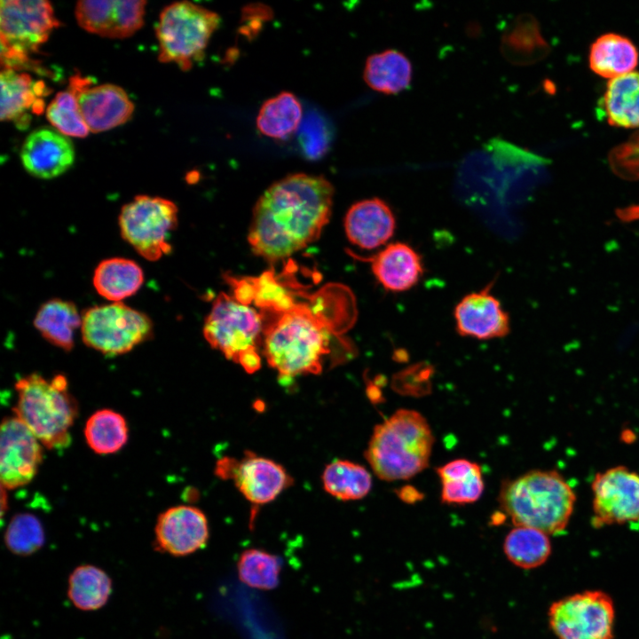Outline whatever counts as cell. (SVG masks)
<instances>
[{
    "mask_svg": "<svg viewBox=\"0 0 639 639\" xmlns=\"http://www.w3.org/2000/svg\"><path fill=\"white\" fill-rule=\"evenodd\" d=\"M84 437L87 445L94 453L114 454L128 440L127 422L121 414L111 409H100L87 420Z\"/></svg>",
    "mask_w": 639,
    "mask_h": 639,
    "instance_id": "cell-33",
    "label": "cell"
},
{
    "mask_svg": "<svg viewBox=\"0 0 639 639\" xmlns=\"http://www.w3.org/2000/svg\"><path fill=\"white\" fill-rule=\"evenodd\" d=\"M493 282L463 296L454 312L455 328L462 336L478 340L501 338L510 331L509 316L491 293Z\"/></svg>",
    "mask_w": 639,
    "mask_h": 639,
    "instance_id": "cell-18",
    "label": "cell"
},
{
    "mask_svg": "<svg viewBox=\"0 0 639 639\" xmlns=\"http://www.w3.org/2000/svg\"><path fill=\"white\" fill-rule=\"evenodd\" d=\"M299 138L307 157H321L329 145V131L326 121L318 114H309L300 124Z\"/></svg>",
    "mask_w": 639,
    "mask_h": 639,
    "instance_id": "cell-39",
    "label": "cell"
},
{
    "mask_svg": "<svg viewBox=\"0 0 639 639\" xmlns=\"http://www.w3.org/2000/svg\"><path fill=\"white\" fill-rule=\"evenodd\" d=\"M20 160L32 176L50 179L66 172L75 160L71 140L55 129L41 127L31 131L21 146Z\"/></svg>",
    "mask_w": 639,
    "mask_h": 639,
    "instance_id": "cell-19",
    "label": "cell"
},
{
    "mask_svg": "<svg viewBox=\"0 0 639 639\" xmlns=\"http://www.w3.org/2000/svg\"><path fill=\"white\" fill-rule=\"evenodd\" d=\"M1 84V121H13L20 127L28 124V110L40 114L43 109V102L39 98L43 93L44 85L42 82H34L25 73L11 68H2Z\"/></svg>",
    "mask_w": 639,
    "mask_h": 639,
    "instance_id": "cell-22",
    "label": "cell"
},
{
    "mask_svg": "<svg viewBox=\"0 0 639 639\" xmlns=\"http://www.w3.org/2000/svg\"><path fill=\"white\" fill-rule=\"evenodd\" d=\"M618 218L624 223L639 220V205H633L617 210Z\"/></svg>",
    "mask_w": 639,
    "mask_h": 639,
    "instance_id": "cell-41",
    "label": "cell"
},
{
    "mask_svg": "<svg viewBox=\"0 0 639 639\" xmlns=\"http://www.w3.org/2000/svg\"><path fill=\"white\" fill-rule=\"evenodd\" d=\"M371 270L383 288L390 292H404L414 288L423 274L421 256L404 242L388 244L370 258Z\"/></svg>",
    "mask_w": 639,
    "mask_h": 639,
    "instance_id": "cell-21",
    "label": "cell"
},
{
    "mask_svg": "<svg viewBox=\"0 0 639 639\" xmlns=\"http://www.w3.org/2000/svg\"><path fill=\"white\" fill-rule=\"evenodd\" d=\"M503 550L514 565L532 569L543 564L551 554L547 533L528 526H515L506 535Z\"/></svg>",
    "mask_w": 639,
    "mask_h": 639,
    "instance_id": "cell-32",
    "label": "cell"
},
{
    "mask_svg": "<svg viewBox=\"0 0 639 639\" xmlns=\"http://www.w3.org/2000/svg\"><path fill=\"white\" fill-rule=\"evenodd\" d=\"M333 194L332 185L320 176L296 173L272 184L253 210L252 251L274 262L315 241L329 220Z\"/></svg>",
    "mask_w": 639,
    "mask_h": 639,
    "instance_id": "cell-1",
    "label": "cell"
},
{
    "mask_svg": "<svg viewBox=\"0 0 639 639\" xmlns=\"http://www.w3.org/2000/svg\"><path fill=\"white\" fill-rule=\"evenodd\" d=\"M46 118L65 136L85 138L90 132L81 114L76 95L70 87L56 94L46 108Z\"/></svg>",
    "mask_w": 639,
    "mask_h": 639,
    "instance_id": "cell-36",
    "label": "cell"
},
{
    "mask_svg": "<svg viewBox=\"0 0 639 639\" xmlns=\"http://www.w3.org/2000/svg\"><path fill=\"white\" fill-rule=\"evenodd\" d=\"M78 75L70 78L69 86L75 93L81 114L90 131L109 130L129 121L134 104L126 91L115 84L92 85Z\"/></svg>",
    "mask_w": 639,
    "mask_h": 639,
    "instance_id": "cell-14",
    "label": "cell"
},
{
    "mask_svg": "<svg viewBox=\"0 0 639 639\" xmlns=\"http://www.w3.org/2000/svg\"><path fill=\"white\" fill-rule=\"evenodd\" d=\"M59 25L45 0H2L0 36L2 68L16 70L28 61Z\"/></svg>",
    "mask_w": 639,
    "mask_h": 639,
    "instance_id": "cell-7",
    "label": "cell"
},
{
    "mask_svg": "<svg viewBox=\"0 0 639 639\" xmlns=\"http://www.w3.org/2000/svg\"><path fill=\"white\" fill-rule=\"evenodd\" d=\"M548 617L557 639L613 638L614 604L602 590H585L555 601Z\"/></svg>",
    "mask_w": 639,
    "mask_h": 639,
    "instance_id": "cell-10",
    "label": "cell"
},
{
    "mask_svg": "<svg viewBox=\"0 0 639 639\" xmlns=\"http://www.w3.org/2000/svg\"><path fill=\"white\" fill-rule=\"evenodd\" d=\"M412 73L409 59L398 50L388 49L367 58L363 77L374 91L397 94L410 86Z\"/></svg>",
    "mask_w": 639,
    "mask_h": 639,
    "instance_id": "cell-27",
    "label": "cell"
},
{
    "mask_svg": "<svg viewBox=\"0 0 639 639\" xmlns=\"http://www.w3.org/2000/svg\"><path fill=\"white\" fill-rule=\"evenodd\" d=\"M610 162L612 170L620 178L639 179V131L611 151Z\"/></svg>",
    "mask_w": 639,
    "mask_h": 639,
    "instance_id": "cell-40",
    "label": "cell"
},
{
    "mask_svg": "<svg viewBox=\"0 0 639 639\" xmlns=\"http://www.w3.org/2000/svg\"><path fill=\"white\" fill-rule=\"evenodd\" d=\"M92 281L101 296L115 303L133 296L141 288L144 272L131 259L111 257L97 265Z\"/></svg>",
    "mask_w": 639,
    "mask_h": 639,
    "instance_id": "cell-28",
    "label": "cell"
},
{
    "mask_svg": "<svg viewBox=\"0 0 639 639\" xmlns=\"http://www.w3.org/2000/svg\"><path fill=\"white\" fill-rule=\"evenodd\" d=\"M15 416L51 449L70 444V428L77 414V405L67 390L63 375L51 380L36 373L20 378L15 383Z\"/></svg>",
    "mask_w": 639,
    "mask_h": 639,
    "instance_id": "cell-5",
    "label": "cell"
},
{
    "mask_svg": "<svg viewBox=\"0 0 639 639\" xmlns=\"http://www.w3.org/2000/svg\"><path fill=\"white\" fill-rule=\"evenodd\" d=\"M302 115V106L297 98L293 93L283 91L262 105L256 117V127L264 136L285 139L299 128Z\"/></svg>",
    "mask_w": 639,
    "mask_h": 639,
    "instance_id": "cell-30",
    "label": "cell"
},
{
    "mask_svg": "<svg viewBox=\"0 0 639 639\" xmlns=\"http://www.w3.org/2000/svg\"><path fill=\"white\" fill-rule=\"evenodd\" d=\"M638 59V51L632 41L614 33L596 38L588 56L591 70L611 79L630 73L637 66Z\"/></svg>",
    "mask_w": 639,
    "mask_h": 639,
    "instance_id": "cell-25",
    "label": "cell"
},
{
    "mask_svg": "<svg viewBox=\"0 0 639 639\" xmlns=\"http://www.w3.org/2000/svg\"><path fill=\"white\" fill-rule=\"evenodd\" d=\"M325 491L341 501L364 498L372 487V477L362 465L347 460H335L322 473Z\"/></svg>",
    "mask_w": 639,
    "mask_h": 639,
    "instance_id": "cell-31",
    "label": "cell"
},
{
    "mask_svg": "<svg viewBox=\"0 0 639 639\" xmlns=\"http://www.w3.org/2000/svg\"><path fill=\"white\" fill-rule=\"evenodd\" d=\"M441 481L440 499L446 504H469L483 494L481 467L467 459H455L437 469Z\"/></svg>",
    "mask_w": 639,
    "mask_h": 639,
    "instance_id": "cell-24",
    "label": "cell"
},
{
    "mask_svg": "<svg viewBox=\"0 0 639 639\" xmlns=\"http://www.w3.org/2000/svg\"><path fill=\"white\" fill-rule=\"evenodd\" d=\"M43 460L41 442L15 415L1 424L0 477L2 485L14 489L28 484Z\"/></svg>",
    "mask_w": 639,
    "mask_h": 639,
    "instance_id": "cell-13",
    "label": "cell"
},
{
    "mask_svg": "<svg viewBox=\"0 0 639 639\" xmlns=\"http://www.w3.org/2000/svg\"><path fill=\"white\" fill-rule=\"evenodd\" d=\"M328 345L327 327L306 304H295L264 330V354L281 377L320 374Z\"/></svg>",
    "mask_w": 639,
    "mask_h": 639,
    "instance_id": "cell-4",
    "label": "cell"
},
{
    "mask_svg": "<svg viewBox=\"0 0 639 639\" xmlns=\"http://www.w3.org/2000/svg\"><path fill=\"white\" fill-rule=\"evenodd\" d=\"M220 24L217 13L188 1L173 3L161 12L156 26L158 59L187 71L201 60Z\"/></svg>",
    "mask_w": 639,
    "mask_h": 639,
    "instance_id": "cell-6",
    "label": "cell"
},
{
    "mask_svg": "<svg viewBox=\"0 0 639 639\" xmlns=\"http://www.w3.org/2000/svg\"><path fill=\"white\" fill-rule=\"evenodd\" d=\"M282 561L280 556L258 548L244 550L238 560L237 571L241 582L262 590L277 588Z\"/></svg>",
    "mask_w": 639,
    "mask_h": 639,
    "instance_id": "cell-34",
    "label": "cell"
},
{
    "mask_svg": "<svg viewBox=\"0 0 639 639\" xmlns=\"http://www.w3.org/2000/svg\"><path fill=\"white\" fill-rule=\"evenodd\" d=\"M607 122L619 128L639 127V72L612 78L601 102Z\"/></svg>",
    "mask_w": 639,
    "mask_h": 639,
    "instance_id": "cell-23",
    "label": "cell"
},
{
    "mask_svg": "<svg viewBox=\"0 0 639 639\" xmlns=\"http://www.w3.org/2000/svg\"><path fill=\"white\" fill-rule=\"evenodd\" d=\"M250 281L253 288V300L257 306L280 314L295 305L293 299L271 272H265L259 278L251 279Z\"/></svg>",
    "mask_w": 639,
    "mask_h": 639,
    "instance_id": "cell-38",
    "label": "cell"
},
{
    "mask_svg": "<svg viewBox=\"0 0 639 639\" xmlns=\"http://www.w3.org/2000/svg\"><path fill=\"white\" fill-rule=\"evenodd\" d=\"M111 592V578L103 569L93 564L79 565L68 577L67 596L73 605L81 611L102 608Z\"/></svg>",
    "mask_w": 639,
    "mask_h": 639,
    "instance_id": "cell-29",
    "label": "cell"
},
{
    "mask_svg": "<svg viewBox=\"0 0 639 639\" xmlns=\"http://www.w3.org/2000/svg\"><path fill=\"white\" fill-rule=\"evenodd\" d=\"M596 527L639 524V474L616 466L596 474L592 485Z\"/></svg>",
    "mask_w": 639,
    "mask_h": 639,
    "instance_id": "cell-12",
    "label": "cell"
},
{
    "mask_svg": "<svg viewBox=\"0 0 639 639\" xmlns=\"http://www.w3.org/2000/svg\"><path fill=\"white\" fill-rule=\"evenodd\" d=\"M154 534L157 550L174 556H188L206 545L208 519L196 507L174 506L159 515Z\"/></svg>",
    "mask_w": 639,
    "mask_h": 639,
    "instance_id": "cell-17",
    "label": "cell"
},
{
    "mask_svg": "<svg viewBox=\"0 0 639 639\" xmlns=\"http://www.w3.org/2000/svg\"><path fill=\"white\" fill-rule=\"evenodd\" d=\"M396 218L390 206L379 198L354 203L344 217V230L353 245L374 249L385 244L394 233Z\"/></svg>",
    "mask_w": 639,
    "mask_h": 639,
    "instance_id": "cell-20",
    "label": "cell"
},
{
    "mask_svg": "<svg viewBox=\"0 0 639 639\" xmlns=\"http://www.w3.org/2000/svg\"><path fill=\"white\" fill-rule=\"evenodd\" d=\"M576 495L556 470H530L502 484L498 501L516 525L548 535L562 533L573 512Z\"/></svg>",
    "mask_w": 639,
    "mask_h": 639,
    "instance_id": "cell-2",
    "label": "cell"
},
{
    "mask_svg": "<svg viewBox=\"0 0 639 639\" xmlns=\"http://www.w3.org/2000/svg\"><path fill=\"white\" fill-rule=\"evenodd\" d=\"M262 329V316L254 308L221 293L206 318L203 335L211 347L239 363L257 351Z\"/></svg>",
    "mask_w": 639,
    "mask_h": 639,
    "instance_id": "cell-11",
    "label": "cell"
},
{
    "mask_svg": "<svg viewBox=\"0 0 639 639\" xmlns=\"http://www.w3.org/2000/svg\"><path fill=\"white\" fill-rule=\"evenodd\" d=\"M216 470L219 477L233 479L242 495L256 505L273 501L291 484V477L280 464L256 455H247L241 461L225 458L219 461Z\"/></svg>",
    "mask_w": 639,
    "mask_h": 639,
    "instance_id": "cell-15",
    "label": "cell"
},
{
    "mask_svg": "<svg viewBox=\"0 0 639 639\" xmlns=\"http://www.w3.org/2000/svg\"><path fill=\"white\" fill-rule=\"evenodd\" d=\"M151 319L122 303L96 305L82 314V339L106 356L124 354L153 335Z\"/></svg>",
    "mask_w": 639,
    "mask_h": 639,
    "instance_id": "cell-8",
    "label": "cell"
},
{
    "mask_svg": "<svg viewBox=\"0 0 639 639\" xmlns=\"http://www.w3.org/2000/svg\"><path fill=\"white\" fill-rule=\"evenodd\" d=\"M118 223L122 239L146 260L156 261L171 249L168 239L178 225V208L162 197L138 195L122 206Z\"/></svg>",
    "mask_w": 639,
    "mask_h": 639,
    "instance_id": "cell-9",
    "label": "cell"
},
{
    "mask_svg": "<svg viewBox=\"0 0 639 639\" xmlns=\"http://www.w3.org/2000/svg\"><path fill=\"white\" fill-rule=\"evenodd\" d=\"M7 548L18 556H29L44 543V532L39 519L32 514H18L10 521L4 534Z\"/></svg>",
    "mask_w": 639,
    "mask_h": 639,
    "instance_id": "cell-37",
    "label": "cell"
},
{
    "mask_svg": "<svg viewBox=\"0 0 639 639\" xmlns=\"http://www.w3.org/2000/svg\"><path fill=\"white\" fill-rule=\"evenodd\" d=\"M433 443L426 418L402 408L375 427L365 456L380 479L405 480L428 467Z\"/></svg>",
    "mask_w": 639,
    "mask_h": 639,
    "instance_id": "cell-3",
    "label": "cell"
},
{
    "mask_svg": "<svg viewBox=\"0 0 639 639\" xmlns=\"http://www.w3.org/2000/svg\"><path fill=\"white\" fill-rule=\"evenodd\" d=\"M34 325L46 341L68 351L74 347L76 329L82 327V315L74 303L54 298L41 305Z\"/></svg>",
    "mask_w": 639,
    "mask_h": 639,
    "instance_id": "cell-26",
    "label": "cell"
},
{
    "mask_svg": "<svg viewBox=\"0 0 639 639\" xmlns=\"http://www.w3.org/2000/svg\"><path fill=\"white\" fill-rule=\"evenodd\" d=\"M502 45L505 56L517 63L533 62L547 53L536 21L526 16L518 19L503 36Z\"/></svg>",
    "mask_w": 639,
    "mask_h": 639,
    "instance_id": "cell-35",
    "label": "cell"
},
{
    "mask_svg": "<svg viewBox=\"0 0 639 639\" xmlns=\"http://www.w3.org/2000/svg\"><path fill=\"white\" fill-rule=\"evenodd\" d=\"M146 1L83 0L76 3V20L84 30L107 38H125L144 23Z\"/></svg>",
    "mask_w": 639,
    "mask_h": 639,
    "instance_id": "cell-16",
    "label": "cell"
}]
</instances>
